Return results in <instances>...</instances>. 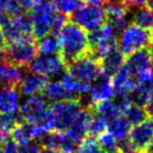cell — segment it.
Returning <instances> with one entry per match:
<instances>
[{
	"mask_svg": "<svg viewBox=\"0 0 153 153\" xmlns=\"http://www.w3.org/2000/svg\"><path fill=\"white\" fill-rule=\"evenodd\" d=\"M92 112V111H91ZM108 127V121L105 117L92 112V117L89 123V134L92 136H100L104 133Z\"/></svg>",
	"mask_w": 153,
	"mask_h": 153,
	"instance_id": "36",
	"label": "cell"
},
{
	"mask_svg": "<svg viewBox=\"0 0 153 153\" xmlns=\"http://www.w3.org/2000/svg\"><path fill=\"white\" fill-rule=\"evenodd\" d=\"M72 21L84 30L91 33L106 24L107 17L102 5H82L80 10L72 15Z\"/></svg>",
	"mask_w": 153,
	"mask_h": 153,
	"instance_id": "8",
	"label": "cell"
},
{
	"mask_svg": "<svg viewBox=\"0 0 153 153\" xmlns=\"http://www.w3.org/2000/svg\"><path fill=\"white\" fill-rule=\"evenodd\" d=\"M128 138L138 151H144L147 149L149 143L153 138V121L148 117L143 123L133 126V128L130 130Z\"/></svg>",
	"mask_w": 153,
	"mask_h": 153,
	"instance_id": "19",
	"label": "cell"
},
{
	"mask_svg": "<svg viewBox=\"0 0 153 153\" xmlns=\"http://www.w3.org/2000/svg\"><path fill=\"white\" fill-rule=\"evenodd\" d=\"M91 117L92 112L90 108L83 107V109L80 111L76 120L71 123V125L64 131L74 144L79 145L89 134L88 131H89V123Z\"/></svg>",
	"mask_w": 153,
	"mask_h": 153,
	"instance_id": "15",
	"label": "cell"
},
{
	"mask_svg": "<svg viewBox=\"0 0 153 153\" xmlns=\"http://www.w3.org/2000/svg\"><path fill=\"white\" fill-rule=\"evenodd\" d=\"M41 153H63V152H61V151H58V150H55V149L44 148V149H42Z\"/></svg>",
	"mask_w": 153,
	"mask_h": 153,
	"instance_id": "46",
	"label": "cell"
},
{
	"mask_svg": "<svg viewBox=\"0 0 153 153\" xmlns=\"http://www.w3.org/2000/svg\"><path fill=\"white\" fill-rule=\"evenodd\" d=\"M27 67L32 72L40 74L44 78H53L63 74L66 68V63L58 53L53 55L40 53L34 58Z\"/></svg>",
	"mask_w": 153,
	"mask_h": 153,
	"instance_id": "10",
	"label": "cell"
},
{
	"mask_svg": "<svg viewBox=\"0 0 153 153\" xmlns=\"http://www.w3.org/2000/svg\"><path fill=\"white\" fill-rule=\"evenodd\" d=\"M21 122L19 113L2 114L0 113V145L12 136V131L18 123Z\"/></svg>",
	"mask_w": 153,
	"mask_h": 153,
	"instance_id": "30",
	"label": "cell"
},
{
	"mask_svg": "<svg viewBox=\"0 0 153 153\" xmlns=\"http://www.w3.org/2000/svg\"><path fill=\"white\" fill-rule=\"evenodd\" d=\"M37 47H38V51L44 55L57 53L60 51L58 36L55 34H48L41 37L37 43Z\"/></svg>",
	"mask_w": 153,
	"mask_h": 153,
	"instance_id": "32",
	"label": "cell"
},
{
	"mask_svg": "<svg viewBox=\"0 0 153 153\" xmlns=\"http://www.w3.org/2000/svg\"><path fill=\"white\" fill-rule=\"evenodd\" d=\"M85 96H87V100L90 103V106L103 101L111 100L114 96V89H113L110 76L102 74V76H99L89 86V89Z\"/></svg>",
	"mask_w": 153,
	"mask_h": 153,
	"instance_id": "16",
	"label": "cell"
},
{
	"mask_svg": "<svg viewBox=\"0 0 153 153\" xmlns=\"http://www.w3.org/2000/svg\"><path fill=\"white\" fill-rule=\"evenodd\" d=\"M138 150L129 138L119 142V153H137Z\"/></svg>",
	"mask_w": 153,
	"mask_h": 153,
	"instance_id": "38",
	"label": "cell"
},
{
	"mask_svg": "<svg viewBox=\"0 0 153 153\" xmlns=\"http://www.w3.org/2000/svg\"><path fill=\"white\" fill-rule=\"evenodd\" d=\"M53 7L64 16H72L83 5V0H53Z\"/></svg>",
	"mask_w": 153,
	"mask_h": 153,
	"instance_id": "33",
	"label": "cell"
},
{
	"mask_svg": "<svg viewBox=\"0 0 153 153\" xmlns=\"http://www.w3.org/2000/svg\"><path fill=\"white\" fill-rule=\"evenodd\" d=\"M87 4H91V5H102L106 2L107 0H84Z\"/></svg>",
	"mask_w": 153,
	"mask_h": 153,
	"instance_id": "44",
	"label": "cell"
},
{
	"mask_svg": "<svg viewBox=\"0 0 153 153\" xmlns=\"http://www.w3.org/2000/svg\"><path fill=\"white\" fill-rule=\"evenodd\" d=\"M98 142L106 153H119V140L108 131L101 134Z\"/></svg>",
	"mask_w": 153,
	"mask_h": 153,
	"instance_id": "35",
	"label": "cell"
},
{
	"mask_svg": "<svg viewBox=\"0 0 153 153\" xmlns=\"http://www.w3.org/2000/svg\"><path fill=\"white\" fill-rule=\"evenodd\" d=\"M127 3L129 4V7H133L134 9L135 7H145L146 4L147 0H126Z\"/></svg>",
	"mask_w": 153,
	"mask_h": 153,
	"instance_id": "42",
	"label": "cell"
},
{
	"mask_svg": "<svg viewBox=\"0 0 153 153\" xmlns=\"http://www.w3.org/2000/svg\"><path fill=\"white\" fill-rule=\"evenodd\" d=\"M125 60H126V56L119 48L111 51L110 53L105 56L100 61L103 74H105L107 76H114L124 66Z\"/></svg>",
	"mask_w": 153,
	"mask_h": 153,
	"instance_id": "24",
	"label": "cell"
},
{
	"mask_svg": "<svg viewBox=\"0 0 153 153\" xmlns=\"http://www.w3.org/2000/svg\"><path fill=\"white\" fill-rule=\"evenodd\" d=\"M130 20L136 25L153 32V11L149 7H135L132 12L130 10Z\"/></svg>",
	"mask_w": 153,
	"mask_h": 153,
	"instance_id": "29",
	"label": "cell"
},
{
	"mask_svg": "<svg viewBox=\"0 0 153 153\" xmlns=\"http://www.w3.org/2000/svg\"><path fill=\"white\" fill-rule=\"evenodd\" d=\"M83 104L80 100H66L53 103L49 107V124L51 131H65L76 120Z\"/></svg>",
	"mask_w": 153,
	"mask_h": 153,
	"instance_id": "4",
	"label": "cell"
},
{
	"mask_svg": "<svg viewBox=\"0 0 153 153\" xmlns=\"http://www.w3.org/2000/svg\"><path fill=\"white\" fill-rule=\"evenodd\" d=\"M5 42H7V39H5L4 33H3V30H2V27L0 26V47H5V46H7Z\"/></svg>",
	"mask_w": 153,
	"mask_h": 153,
	"instance_id": "45",
	"label": "cell"
},
{
	"mask_svg": "<svg viewBox=\"0 0 153 153\" xmlns=\"http://www.w3.org/2000/svg\"><path fill=\"white\" fill-rule=\"evenodd\" d=\"M30 17L33 24V35L38 39L48 34L58 35L67 21L66 16L60 14L53 2L49 1L32 9Z\"/></svg>",
	"mask_w": 153,
	"mask_h": 153,
	"instance_id": "2",
	"label": "cell"
},
{
	"mask_svg": "<svg viewBox=\"0 0 153 153\" xmlns=\"http://www.w3.org/2000/svg\"><path fill=\"white\" fill-rule=\"evenodd\" d=\"M48 130L41 124H30L26 122H20L14 127L12 131V137L19 146L26 145L35 140H41Z\"/></svg>",
	"mask_w": 153,
	"mask_h": 153,
	"instance_id": "13",
	"label": "cell"
},
{
	"mask_svg": "<svg viewBox=\"0 0 153 153\" xmlns=\"http://www.w3.org/2000/svg\"><path fill=\"white\" fill-rule=\"evenodd\" d=\"M145 109H146V111H147V113H148L149 117H153V98L146 104Z\"/></svg>",
	"mask_w": 153,
	"mask_h": 153,
	"instance_id": "43",
	"label": "cell"
},
{
	"mask_svg": "<svg viewBox=\"0 0 153 153\" xmlns=\"http://www.w3.org/2000/svg\"><path fill=\"white\" fill-rule=\"evenodd\" d=\"M132 126L124 115H119L108 122L107 131L111 133L119 142L128 138Z\"/></svg>",
	"mask_w": 153,
	"mask_h": 153,
	"instance_id": "27",
	"label": "cell"
},
{
	"mask_svg": "<svg viewBox=\"0 0 153 153\" xmlns=\"http://www.w3.org/2000/svg\"><path fill=\"white\" fill-rule=\"evenodd\" d=\"M147 151H148L149 153H153V138L151 140V142L149 143L148 147H147Z\"/></svg>",
	"mask_w": 153,
	"mask_h": 153,
	"instance_id": "47",
	"label": "cell"
},
{
	"mask_svg": "<svg viewBox=\"0 0 153 153\" xmlns=\"http://www.w3.org/2000/svg\"><path fill=\"white\" fill-rule=\"evenodd\" d=\"M76 153H106L94 137H86L76 147Z\"/></svg>",
	"mask_w": 153,
	"mask_h": 153,
	"instance_id": "37",
	"label": "cell"
},
{
	"mask_svg": "<svg viewBox=\"0 0 153 153\" xmlns=\"http://www.w3.org/2000/svg\"><path fill=\"white\" fill-rule=\"evenodd\" d=\"M0 153H2V151H1V147H0Z\"/></svg>",
	"mask_w": 153,
	"mask_h": 153,
	"instance_id": "51",
	"label": "cell"
},
{
	"mask_svg": "<svg viewBox=\"0 0 153 153\" xmlns=\"http://www.w3.org/2000/svg\"><path fill=\"white\" fill-rule=\"evenodd\" d=\"M0 26L2 27L5 39L9 42L28 39L33 36L32 20L26 14L12 16Z\"/></svg>",
	"mask_w": 153,
	"mask_h": 153,
	"instance_id": "11",
	"label": "cell"
},
{
	"mask_svg": "<svg viewBox=\"0 0 153 153\" xmlns=\"http://www.w3.org/2000/svg\"><path fill=\"white\" fill-rule=\"evenodd\" d=\"M149 53H150V56H151V61H152V67H153V42H152V44L150 45V51H149Z\"/></svg>",
	"mask_w": 153,
	"mask_h": 153,
	"instance_id": "49",
	"label": "cell"
},
{
	"mask_svg": "<svg viewBox=\"0 0 153 153\" xmlns=\"http://www.w3.org/2000/svg\"><path fill=\"white\" fill-rule=\"evenodd\" d=\"M41 151H42V147L36 142L22 145L19 148V153H41Z\"/></svg>",
	"mask_w": 153,
	"mask_h": 153,
	"instance_id": "40",
	"label": "cell"
},
{
	"mask_svg": "<svg viewBox=\"0 0 153 153\" xmlns=\"http://www.w3.org/2000/svg\"><path fill=\"white\" fill-rule=\"evenodd\" d=\"M105 4V13L109 24L120 35V33L129 24L130 7L126 0H107Z\"/></svg>",
	"mask_w": 153,
	"mask_h": 153,
	"instance_id": "12",
	"label": "cell"
},
{
	"mask_svg": "<svg viewBox=\"0 0 153 153\" xmlns=\"http://www.w3.org/2000/svg\"><path fill=\"white\" fill-rule=\"evenodd\" d=\"M137 153H149L148 151H146V152H145V151H138Z\"/></svg>",
	"mask_w": 153,
	"mask_h": 153,
	"instance_id": "50",
	"label": "cell"
},
{
	"mask_svg": "<svg viewBox=\"0 0 153 153\" xmlns=\"http://www.w3.org/2000/svg\"><path fill=\"white\" fill-rule=\"evenodd\" d=\"M49 105L44 97H28L19 108V115L21 121L30 124H41L48 131H51L48 122Z\"/></svg>",
	"mask_w": 153,
	"mask_h": 153,
	"instance_id": "6",
	"label": "cell"
},
{
	"mask_svg": "<svg viewBox=\"0 0 153 153\" xmlns=\"http://www.w3.org/2000/svg\"><path fill=\"white\" fill-rule=\"evenodd\" d=\"M90 110L96 114L105 117L108 122L122 114V108L117 99V100L111 99V100L103 101V102L94 104L90 107Z\"/></svg>",
	"mask_w": 153,
	"mask_h": 153,
	"instance_id": "26",
	"label": "cell"
},
{
	"mask_svg": "<svg viewBox=\"0 0 153 153\" xmlns=\"http://www.w3.org/2000/svg\"><path fill=\"white\" fill-rule=\"evenodd\" d=\"M123 67L127 70L130 76L137 80L140 74H143L145 71L152 67V61H151V56L149 51L143 49V51H138L129 55L125 60Z\"/></svg>",
	"mask_w": 153,
	"mask_h": 153,
	"instance_id": "17",
	"label": "cell"
},
{
	"mask_svg": "<svg viewBox=\"0 0 153 153\" xmlns=\"http://www.w3.org/2000/svg\"><path fill=\"white\" fill-rule=\"evenodd\" d=\"M43 94H44L45 100L47 102L53 103V104L66 100H76L65 89V87L62 85L61 82L56 81V80L47 82L46 86L43 90Z\"/></svg>",
	"mask_w": 153,
	"mask_h": 153,
	"instance_id": "25",
	"label": "cell"
},
{
	"mask_svg": "<svg viewBox=\"0 0 153 153\" xmlns=\"http://www.w3.org/2000/svg\"><path fill=\"white\" fill-rule=\"evenodd\" d=\"M20 92L16 87L3 86L0 89V113L15 114L19 113Z\"/></svg>",
	"mask_w": 153,
	"mask_h": 153,
	"instance_id": "21",
	"label": "cell"
},
{
	"mask_svg": "<svg viewBox=\"0 0 153 153\" xmlns=\"http://www.w3.org/2000/svg\"><path fill=\"white\" fill-rule=\"evenodd\" d=\"M153 98V67L140 74L136 80V86L133 92L130 94V99L133 103L140 106L146 104Z\"/></svg>",
	"mask_w": 153,
	"mask_h": 153,
	"instance_id": "14",
	"label": "cell"
},
{
	"mask_svg": "<svg viewBox=\"0 0 153 153\" xmlns=\"http://www.w3.org/2000/svg\"><path fill=\"white\" fill-rule=\"evenodd\" d=\"M111 82L114 89V94H117V98L130 97L136 86V80L130 76L124 67L112 76Z\"/></svg>",
	"mask_w": 153,
	"mask_h": 153,
	"instance_id": "22",
	"label": "cell"
},
{
	"mask_svg": "<svg viewBox=\"0 0 153 153\" xmlns=\"http://www.w3.org/2000/svg\"><path fill=\"white\" fill-rule=\"evenodd\" d=\"M25 9L22 5L21 0H0V15L7 17L24 14Z\"/></svg>",
	"mask_w": 153,
	"mask_h": 153,
	"instance_id": "34",
	"label": "cell"
},
{
	"mask_svg": "<svg viewBox=\"0 0 153 153\" xmlns=\"http://www.w3.org/2000/svg\"><path fill=\"white\" fill-rule=\"evenodd\" d=\"M60 82L65 87V89L76 100H80V98L82 96H85L87 94L88 89H89V86L86 85V84H83L79 80H76L71 74H68L67 71H65L63 74Z\"/></svg>",
	"mask_w": 153,
	"mask_h": 153,
	"instance_id": "28",
	"label": "cell"
},
{
	"mask_svg": "<svg viewBox=\"0 0 153 153\" xmlns=\"http://www.w3.org/2000/svg\"><path fill=\"white\" fill-rule=\"evenodd\" d=\"M7 59L18 66H28L38 53L37 43L32 38L9 42L5 46Z\"/></svg>",
	"mask_w": 153,
	"mask_h": 153,
	"instance_id": "9",
	"label": "cell"
},
{
	"mask_svg": "<svg viewBox=\"0 0 153 153\" xmlns=\"http://www.w3.org/2000/svg\"><path fill=\"white\" fill-rule=\"evenodd\" d=\"M146 5H147V7H149V9L153 11V0H147Z\"/></svg>",
	"mask_w": 153,
	"mask_h": 153,
	"instance_id": "48",
	"label": "cell"
},
{
	"mask_svg": "<svg viewBox=\"0 0 153 153\" xmlns=\"http://www.w3.org/2000/svg\"><path fill=\"white\" fill-rule=\"evenodd\" d=\"M24 74H25L24 67L16 65L7 60L0 62V85L2 87L3 86H10V87L19 86Z\"/></svg>",
	"mask_w": 153,
	"mask_h": 153,
	"instance_id": "20",
	"label": "cell"
},
{
	"mask_svg": "<svg viewBox=\"0 0 153 153\" xmlns=\"http://www.w3.org/2000/svg\"><path fill=\"white\" fill-rule=\"evenodd\" d=\"M57 36L59 40L60 56L66 64L89 51L87 32L74 21H66Z\"/></svg>",
	"mask_w": 153,
	"mask_h": 153,
	"instance_id": "1",
	"label": "cell"
},
{
	"mask_svg": "<svg viewBox=\"0 0 153 153\" xmlns=\"http://www.w3.org/2000/svg\"><path fill=\"white\" fill-rule=\"evenodd\" d=\"M47 84V79L44 76L37 74L35 72H25L23 79L20 82V92L25 97L38 96L43 92L44 87Z\"/></svg>",
	"mask_w": 153,
	"mask_h": 153,
	"instance_id": "23",
	"label": "cell"
},
{
	"mask_svg": "<svg viewBox=\"0 0 153 153\" xmlns=\"http://www.w3.org/2000/svg\"><path fill=\"white\" fill-rule=\"evenodd\" d=\"M67 72L88 86L91 85L103 74L100 61L89 53L69 62L67 64Z\"/></svg>",
	"mask_w": 153,
	"mask_h": 153,
	"instance_id": "7",
	"label": "cell"
},
{
	"mask_svg": "<svg viewBox=\"0 0 153 153\" xmlns=\"http://www.w3.org/2000/svg\"><path fill=\"white\" fill-rule=\"evenodd\" d=\"M119 35L109 23L101 28L88 34L89 40V53L97 60L101 61L105 56L110 53L117 47Z\"/></svg>",
	"mask_w": 153,
	"mask_h": 153,
	"instance_id": "5",
	"label": "cell"
},
{
	"mask_svg": "<svg viewBox=\"0 0 153 153\" xmlns=\"http://www.w3.org/2000/svg\"><path fill=\"white\" fill-rule=\"evenodd\" d=\"M47 1H48V0H21V3L26 11V10L34 9V7H36L37 5L42 4V3L47 2Z\"/></svg>",
	"mask_w": 153,
	"mask_h": 153,
	"instance_id": "41",
	"label": "cell"
},
{
	"mask_svg": "<svg viewBox=\"0 0 153 153\" xmlns=\"http://www.w3.org/2000/svg\"><path fill=\"white\" fill-rule=\"evenodd\" d=\"M123 115L126 117V120L129 122L131 126H135V125H138V124L143 123V122L146 121L149 117L144 106L135 104V103H133L132 101L128 104V106L124 109Z\"/></svg>",
	"mask_w": 153,
	"mask_h": 153,
	"instance_id": "31",
	"label": "cell"
},
{
	"mask_svg": "<svg viewBox=\"0 0 153 153\" xmlns=\"http://www.w3.org/2000/svg\"><path fill=\"white\" fill-rule=\"evenodd\" d=\"M1 151L2 153H19V144L16 143L14 140L9 138L3 144H1Z\"/></svg>",
	"mask_w": 153,
	"mask_h": 153,
	"instance_id": "39",
	"label": "cell"
},
{
	"mask_svg": "<svg viewBox=\"0 0 153 153\" xmlns=\"http://www.w3.org/2000/svg\"><path fill=\"white\" fill-rule=\"evenodd\" d=\"M44 148L55 149L63 153H74L76 144H74L64 131H51L41 140Z\"/></svg>",
	"mask_w": 153,
	"mask_h": 153,
	"instance_id": "18",
	"label": "cell"
},
{
	"mask_svg": "<svg viewBox=\"0 0 153 153\" xmlns=\"http://www.w3.org/2000/svg\"><path fill=\"white\" fill-rule=\"evenodd\" d=\"M153 42V32L136 24H128L119 35L117 47L125 56L147 49Z\"/></svg>",
	"mask_w": 153,
	"mask_h": 153,
	"instance_id": "3",
	"label": "cell"
}]
</instances>
